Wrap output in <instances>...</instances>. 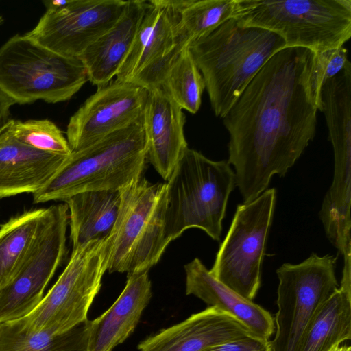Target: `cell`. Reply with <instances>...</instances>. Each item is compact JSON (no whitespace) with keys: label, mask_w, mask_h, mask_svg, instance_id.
Segmentation results:
<instances>
[{"label":"cell","mask_w":351,"mask_h":351,"mask_svg":"<svg viewBox=\"0 0 351 351\" xmlns=\"http://www.w3.org/2000/svg\"><path fill=\"white\" fill-rule=\"evenodd\" d=\"M51 217L12 280L0 289V324L32 312L66 254L67 205H52Z\"/></svg>","instance_id":"8fae6325"},{"label":"cell","mask_w":351,"mask_h":351,"mask_svg":"<svg viewBox=\"0 0 351 351\" xmlns=\"http://www.w3.org/2000/svg\"><path fill=\"white\" fill-rule=\"evenodd\" d=\"M166 184V241L170 243L192 228L219 241L228 200L236 186L228 161L210 160L188 147Z\"/></svg>","instance_id":"277c9868"},{"label":"cell","mask_w":351,"mask_h":351,"mask_svg":"<svg viewBox=\"0 0 351 351\" xmlns=\"http://www.w3.org/2000/svg\"><path fill=\"white\" fill-rule=\"evenodd\" d=\"M143 119L147 160L167 181L188 148L183 110L160 86L147 91Z\"/></svg>","instance_id":"9a60e30c"},{"label":"cell","mask_w":351,"mask_h":351,"mask_svg":"<svg viewBox=\"0 0 351 351\" xmlns=\"http://www.w3.org/2000/svg\"><path fill=\"white\" fill-rule=\"evenodd\" d=\"M331 351H351V347L346 345H339L332 349Z\"/></svg>","instance_id":"4dcf8cb0"},{"label":"cell","mask_w":351,"mask_h":351,"mask_svg":"<svg viewBox=\"0 0 351 351\" xmlns=\"http://www.w3.org/2000/svg\"><path fill=\"white\" fill-rule=\"evenodd\" d=\"M7 125L0 130V199L38 192L56 174L67 156L40 151L22 143L11 135Z\"/></svg>","instance_id":"e0dca14e"},{"label":"cell","mask_w":351,"mask_h":351,"mask_svg":"<svg viewBox=\"0 0 351 351\" xmlns=\"http://www.w3.org/2000/svg\"><path fill=\"white\" fill-rule=\"evenodd\" d=\"M276 200L267 189L252 201L239 204L210 274L243 298L252 301L261 283V268Z\"/></svg>","instance_id":"9c48e42d"},{"label":"cell","mask_w":351,"mask_h":351,"mask_svg":"<svg viewBox=\"0 0 351 351\" xmlns=\"http://www.w3.org/2000/svg\"><path fill=\"white\" fill-rule=\"evenodd\" d=\"M315 61L309 49H281L223 118L243 203L267 190L274 175L284 177L313 139L320 108Z\"/></svg>","instance_id":"6da1fadb"},{"label":"cell","mask_w":351,"mask_h":351,"mask_svg":"<svg viewBox=\"0 0 351 351\" xmlns=\"http://www.w3.org/2000/svg\"><path fill=\"white\" fill-rule=\"evenodd\" d=\"M86 349H83V350H78V351H86Z\"/></svg>","instance_id":"d6a6232c"},{"label":"cell","mask_w":351,"mask_h":351,"mask_svg":"<svg viewBox=\"0 0 351 351\" xmlns=\"http://www.w3.org/2000/svg\"><path fill=\"white\" fill-rule=\"evenodd\" d=\"M7 125L14 138L32 148L62 156L72 152L62 132L49 120L10 119Z\"/></svg>","instance_id":"4316f807"},{"label":"cell","mask_w":351,"mask_h":351,"mask_svg":"<svg viewBox=\"0 0 351 351\" xmlns=\"http://www.w3.org/2000/svg\"><path fill=\"white\" fill-rule=\"evenodd\" d=\"M128 1L69 0L47 8L36 27L25 34L60 55L79 58L122 15Z\"/></svg>","instance_id":"4fadbf2b"},{"label":"cell","mask_w":351,"mask_h":351,"mask_svg":"<svg viewBox=\"0 0 351 351\" xmlns=\"http://www.w3.org/2000/svg\"><path fill=\"white\" fill-rule=\"evenodd\" d=\"M148 5L147 0H128L117 21L79 56L93 85H105L116 77Z\"/></svg>","instance_id":"d6986e66"},{"label":"cell","mask_w":351,"mask_h":351,"mask_svg":"<svg viewBox=\"0 0 351 351\" xmlns=\"http://www.w3.org/2000/svg\"><path fill=\"white\" fill-rule=\"evenodd\" d=\"M3 19L2 16H0V25H1V23H3Z\"/></svg>","instance_id":"1f68e13d"},{"label":"cell","mask_w":351,"mask_h":351,"mask_svg":"<svg viewBox=\"0 0 351 351\" xmlns=\"http://www.w3.org/2000/svg\"><path fill=\"white\" fill-rule=\"evenodd\" d=\"M189 47L178 28L169 0H149L132 45L119 68L116 80L130 82L147 91L162 86L178 54Z\"/></svg>","instance_id":"7c38bea8"},{"label":"cell","mask_w":351,"mask_h":351,"mask_svg":"<svg viewBox=\"0 0 351 351\" xmlns=\"http://www.w3.org/2000/svg\"><path fill=\"white\" fill-rule=\"evenodd\" d=\"M52 206L23 212L0 227V289L14 277L45 230Z\"/></svg>","instance_id":"7402d4cb"},{"label":"cell","mask_w":351,"mask_h":351,"mask_svg":"<svg viewBox=\"0 0 351 351\" xmlns=\"http://www.w3.org/2000/svg\"><path fill=\"white\" fill-rule=\"evenodd\" d=\"M120 202L119 191H86L66 199L72 248L106 239L115 223Z\"/></svg>","instance_id":"44dd1931"},{"label":"cell","mask_w":351,"mask_h":351,"mask_svg":"<svg viewBox=\"0 0 351 351\" xmlns=\"http://www.w3.org/2000/svg\"><path fill=\"white\" fill-rule=\"evenodd\" d=\"M232 19L318 53L350 38L351 0H236Z\"/></svg>","instance_id":"8992f818"},{"label":"cell","mask_w":351,"mask_h":351,"mask_svg":"<svg viewBox=\"0 0 351 351\" xmlns=\"http://www.w3.org/2000/svg\"><path fill=\"white\" fill-rule=\"evenodd\" d=\"M119 192V213L106 239L107 271L148 272L169 244L165 236L167 184L151 183L142 176Z\"/></svg>","instance_id":"5b68a950"},{"label":"cell","mask_w":351,"mask_h":351,"mask_svg":"<svg viewBox=\"0 0 351 351\" xmlns=\"http://www.w3.org/2000/svg\"><path fill=\"white\" fill-rule=\"evenodd\" d=\"M351 339V289L339 286L306 329L296 351H331Z\"/></svg>","instance_id":"603a6c76"},{"label":"cell","mask_w":351,"mask_h":351,"mask_svg":"<svg viewBox=\"0 0 351 351\" xmlns=\"http://www.w3.org/2000/svg\"><path fill=\"white\" fill-rule=\"evenodd\" d=\"M337 260L334 255L312 253L298 264L284 263L276 270L278 311L271 351H296L312 319L339 287Z\"/></svg>","instance_id":"30bf717a"},{"label":"cell","mask_w":351,"mask_h":351,"mask_svg":"<svg viewBox=\"0 0 351 351\" xmlns=\"http://www.w3.org/2000/svg\"><path fill=\"white\" fill-rule=\"evenodd\" d=\"M89 321L66 333L34 331L21 319L0 324V351H78L86 349Z\"/></svg>","instance_id":"cb8c5ba5"},{"label":"cell","mask_w":351,"mask_h":351,"mask_svg":"<svg viewBox=\"0 0 351 351\" xmlns=\"http://www.w3.org/2000/svg\"><path fill=\"white\" fill-rule=\"evenodd\" d=\"M88 81L78 58L57 53L25 34L0 47V90L19 104L70 99Z\"/></svg>","instance_id":"52a82bcc"},{"label":"cell","mask_w":351,"mask_h":351,"mask_svg":"<svg viewBox=\"0 0 351 351\" xmlns=\"http://www.w3.org/2000/svg\"><path fill=\"white\" fill-rule=\"evenodd\" d=\"M180 34L187 45L232 19L236 0H169Z\"/></svg>","instance_id":"d4e9b609"},{"label":"cell","mask_w":351,"mask_h":351,"mask_svg":"<svg viewBox=\"0 0 351 351\" xmlns=\"http://www.w3.org/2000/svg\"><path fill=\"white\" fill-rule=\"evenodd\" d=\"M271 342L254 335L232 339L203 351H271Z\"/></svg>","instance_id":"f1b7e54d"},{"label":"cell","mask_w":351,"mask_h":351,"mask_svg":"<svg viewBox=\"0 0 351 351\" xmlns=\"http://www.w3.org/2000/svg\"><path fill=\"white\" fill-rule=\"evenodd\" d=\"M315 82L318 93L323 84L339 74L345 67L348 50L343 45L315 53Z\"/></svg>","instance_id":"83f0119b"},{"label":"cell","mask_w":351,"mask_h":351,"mask_svg":"<svg viewBox=\"0 0 351 351\" xmlns=\"http://www.w3.org/2000/svg\"><path fill=\"white\" fill-rule=\"evenodd\" d=\"M285 47L277 34L235 19L191 42L189 49L215 115L223 119L268 60Z\"/></svg>","instance_id":"7a4b0ae2"},{"label":"cell","mask_w":351,"mask_h":351,"mask_svg":"<svg viewBox=\"0 0 351 351\" xmlns=\"http://www.w3.org/2000/svg\"><path fill=\"white\" fill-rule=\"evenodd\" d=\"M162 86L182 110L192 114L199 110L206 86L189 47L175 58Z\"/></svg>","instance_id":"484cf974"},{"label":"cell","mask_w":351,"mask_h":351,"mask_svg":"<svg viewBox=\"0 0 351 351\" xmlns=\"http://www.w3.org/2000/svg\"><path fill=\"white\" fill-rule=\"evenodd\" d=\"M184 271L186 295H193L208 306L229 314L253 335L269 340L274 331V321L269 312L217 280L198 258L186 264Z\"/></svg>","instance_id":"ffe728a7"},{"label":"cell","mask_w":351,"mask_h":351,"mask_svg":"<svg viewBox=\"0 0 351 351\" xmlns=\"http://www.w3.org/2000/svg\"><path fill=\"white\" fill-rule=\"evenodd\" d=\"M147 160L143 117L94 143L66 156L40 191L34 204L63 201L77 193L119 191L143 176Z\"/></svg>","instance_id":"3957f363"},{"label":"cell","mask_w":351,"mask_h":351,"mask_svg":"<svg viewBox=\"0 0 351 351\" xmlns=\"http://www.w3.org/2000/svg\"><path fill=\"white\" fill-rule=\"evenodd\" d=\"M147 90L116 80L97 87L70 118L66 139L72 151L84 148L143 117Z\"/></svg>","instance_id":"5bb4252c"},{"label":"cell","mask_w":351,"mask_h":351,"mask_svg":"<svg viewBox=\"0 0 351 351\" xmlns=\"http://www.w3.org/2000/svg\"><path fill=\"white\" fill-rule=\"evenodd\" d=\"M249 335L253 334L238 319L217 308L208 306L149 336L137 348L138 351H203Z\"/></svg>","instance_id":"2e32d148"},{"label":"cell","mask_w":351,"mask_h":351,"mask_svg":"<svg viewBox=\"0 0 351 351\" xmlns=\"http://www.w3.org/2000/svg\"><path fill=\"white\" fill-rule=\"evenodd\" d=\"M148 272L128 274L125 286L112 305L89 321L86 351H112L138 325L152 298Z\"/></svg>","instance_id":"ac0fdd59"},{"label":"cell","mask_w":351,"mask_h":351,"mask_svg":"<svg viewBox=\"0 0 351 351\" xmlns=\"http://www.w3.org/2000/svg\"><path fill=\"white\" fill-rule=\"evenodd\" d=\"M14 101L0 90V130L3 128L10 119V109Z\"/></svg>","instance_id":"f546056e"},{"label":"cell","mask_w":351,"mask_h":351,"mask_svg":"<svg viewBox=\"0 0 351 351\" xmlns=\"http://www.w3.org/2000/svg\"><path fill=\"white\" fill-rule=\"evenodd\" d=\"M108 270L106 239L72 248L69 261L36 308L21 318L34 331L53 335L86 322L88 310Z\"/></svg>","instance_id":"ba28073f"}]
</instances>
